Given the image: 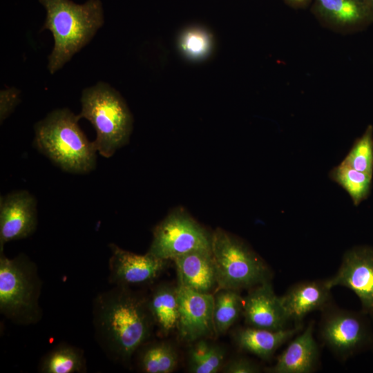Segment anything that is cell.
<instances>
[{"label":"cell","instance_id":"obj_1","mask_svg":"<svg viewBox=\"0 0 373 373\" xmlns=\"http://www.w3.org/2000/svg\"><path fill=\"white\" fill-rule=\"evenodd\" d=\"M97 343L111 360L128 365L155 327L147 294L117 286L99 293L93 302Z\"/></svg>","mask_w":373,"mask_h":373},{"label":"cell","instance_id":"obj_2","mask_svg":"<svg viewBox=\"0 0 373 373\" xmlns=\"http://www.w3.org/2000/svg\"><path fill=\"white\" fill-rule=\"evenodd\" d=\"M46 10L41 30H49L54 47L48 57L51 74L59 70L87 44L103 25L104 15L99 0L76 4L70 0H39Z\"/></svg>","mask_w":373,"mask_h":373},{"label":"cell","instance_id":"obj_3","mask_svg":"<svg viewBox=\"0 0 373 373\" xmlns=\"http://www.w3.org/2000/svg\"><path fill=\"white\" fill-rule=\"evenodd\" d=\"M68 108L56 109L35 126V147L63 171L83 174L96 166L97 150Z\"/></svg>","mask_w":373,"mask_h":373},{"label":"cell","instance_id":"obj_4","mask_svg":"<svg viewBox=\"0 0 373 373\" xmlns=\"http://www.w3.org/2000/svg\"><path fill=\"white\" fill-rule=\"evenodd\" d=\"M77 117L88 120L96 132L93 144L104 157H111L129 140L132 115L123 98L109 85L99 82L84 89Z\"/></svg>","mask_w":373,"mask_h":373},{"label":"cell","instance_id":"obj_5","mask_svg":"<svg viewBox=\"0 0 373 373\" xmlns=\"http://www.w3.org/2000/svg\"><path fill=\"white\" fill-rule=\"evenodd\" d=\"M42 282L37 265L26 254L13 258L0 251V312L12 323L29 325L42 317Z\"/></svg>","mask_w":373,"mask_h":373},{"label":"cell","instance_id":"obj_6","mask_svg":"<svg viewBox=\"0 0 373 373\" xmlns=\"http://www.w3.org/2000/svg\"><path fill=\"white\" fill-rule=\"evenodd\" d=\"M211 251L218 289H250L271 281L272 274L264 260L242 240L217 228L212 233Z\"/></svg>","mask_w":373,"mask_h":373},{"label":"cell","instance_id":"obj_7","mask_svg":"<svg viewBox=\"0 0 373 373\" xmlns=\"http://www.w3.org/2000/svg\"><path fill=\"white\" fill-rule=\"evenodd\" d=\"M212 233L186 210L178 208L168 214L153 231L149 254L173 260L175 257L199 249H211Z\"/></svg>","mask_w":373,"mask_h":373},{"label":"cell","instance_id":"obj_8","mask_svg":"<svg viewBox=\"0 0 373 373\" xmlns=\"http://www.w3.org/2000/svg\"><path fill=\"white\" fill-rule=\"evenodd\" d=\"M322 312L321 339L338 358L346 360L372 343V332L363 312L343 309L331 304Z\"/></svg>","mask_w":373,"mask_h":373},{"label":"cell","instance_id":"obj_9","mask_svg":"<svg viewBox=\"0 0 373 373\" xmlns=\"http://www.w3.org/2000/svg\"><path fill=\"white\" fill-rule=\"evenodd\" d=\"M325 281L330 289L341 286L352 290L362 312L373 315V247L360 245L348 249L336 273Z\"/></svg>","mask_w":373,"mask_h":373},{"label":"cell","instance_id":"obj_10","mask_svg":"<svg viewBox=\"0 0 373 373\" xmlns=\"http://www.w3.org/2000/svg\"><path fill=\"white\" fill-rule=\"evenodd\" d=\"M111 255L108 260V281L122 287L153 285L166 269L169 261L149 254H137L122 249L114 243L109 245Z\"/></svg>","mask_w":373,"mask_h":373},{"label":"cell","instance_id":"obj_11","mask_svg":"<svg viewBox=\"0 0 373 373\" xmlns=\"http://www.w3.org/2000/svg\"><path fill=\"white\" fill-rule=\"evenodd\" d=\"M178 339L189 345L201 338H215L213 294L178 286Z\"/></svg>","mask_w":373,"mask_h":373},{"label":"cell","instance_id":"obj_12","mask_svg":"<svg viewBox=\"0 0 373 373\" xmlns=\"http://www.w3.org/2000/svg\"><path fill=\"white\" fill-rule=\"evenodd\" d=\"M37 224V201L28 191H13L0 199V251L6 242L31 236Z\"/></svg>","mask_w":373,"mask_h":373},{"label":"cell","instance_id":"obj_13","mask_svg":"<svg viewBox=\"0 0 373 373\" xmlns=\"http://www.w3.org/2000/svg\"><path fill=\"white\" fill-rule=\"evenodd\" d=\"M242 316L247 326L269 330L285 329L289 321L271 281L249 289L243 298Z\"/></svg>","mask_w":373,"mask_h":373},{"label":"cell","instance_id":"obj_14","mask_svg":"<svg viewBox=\"0 0 373 373\" xmlns=\"http://www.w3.org/2000/svg\"><path fill=\"white\" fill-rule=\"evenodd\" d=\"M312 10L325 27L340 33L364 29L373 19L361 0H312Z\"/></svg>","mask_w":373,"mask_h":373},{"label":"cell","instance_id":"obj_15","mask_svg":"<svg viewBox=\"0 0 373 373\" xmlns=\"http://www.w3.org/2000/svg\"><path fill=\"white\" fill-rule=\"evenodd\" d=\"M176 268L178 285L203 294L218 289L216 263L211 249L191 251L173 259Z\"/></svg>","mask_w":373,"mask_h":373},{"label":"cell","instance_id":"obj_16","mask_svg":"<svg viewBox=\"0 0 373 373\" xmlns=\"http://www.w3.org/2000/svg\"><path fill=\"white\" fill-rule=\"evenodd\" d=\"M314 322L296 335L278 356L274 365L265 369L268 373H311L318 365L320 352L314 337Z\"/></svg>","mask_w":373,"mask_h":373},{"label":"cell","instance_id":"obj_17","mask_svg":"<svg viewBox=\"0 0 373 373\" xmlns=\"http://www.w3.org/2000/svg\"><path fill=\"white\" fill-rule=\"evenodd\" d=\"M331 289L324 280H307L294 285L280 297L289 321L296 325L310 312L331 304Z\"/></svg>","mask_w":373,"mask_h":373},{"label":"cell","instance_id":"obj_18","mask_svg":"<svg viewBox=\"0 0 373 373\" xmlns=\"http://www.w3.org/2000/svg\"><path fill=\"white\" fill-rule=\"evenodd\" d=\"M303 325L292 328L269 330L249 326L238 327L233 332V340L242 351L251 353L262 360H269L285 343L300 332Z\"/></svg>","mask_w":373,"mask_h":373},{"label":"cell","instance_id":"obj_19","mask_svg":"<svg viewBox=\"0 0 373 373\" xmlns=\"http://www.w3.org/2000/svg\"><path fill=\"white\" fill-rule=\"evenodd\" d=\"M149 310L158 334L166 336L176 330L178 314V285L164 282L153 287L147 294Z\"/></svg>","mask_w":373,"mask_h":373},{"label":"cell","instance_id":"obj_20","mask_svg":"<svg viewBox=\"0 0 373 373\" xmlns=\"http://www.w3.org/2000/svg\"><path fill=\"white\" fill-rule=\"evenodd\" d=\"M135 354L137 367L142 372L171 373L178 365V350L167 340H149L142 345Z\"/></svg>","mask_w":373,"mask_h":373},{"label":"cell","instance_id":"obj_21","mask_svg":"<svg viewBox=\"0 0 373 373\" xmlns=\"http://www.w3.org/2000/svg\"><path fill=\"white\" fill-rule=\"evenodd\" d=\"M227 350L211 338H201L189 344L188 370L191 373H216L226 362Z\"/></svg>","mask_w":373,"mask_h":373},{"label":"cell","instance_id":"obj_22","mask_svg":"<svg viewBox=\"0 0 373 373\" xmlns=\"http://www.w3.org/2000/svg\"><path fill=\"white\" fill-rule=\"evenodd\" d=\"M243 298L240 291L220 289L213 293V322L215 338L225 334L242 315Z\"/></svg>","mask_w":373,"mask_h":373},{"label":"cell","instance_id":"obj_23","mask_svg":"<svg viewBox=\"0 0 373 373\" xmlns=\"http://www.w3.org/2000/svg\"><path fill=\"white\" fill-rule=\"evenodd\" d=\"M42 373H79L86 372L83 351L66 343H60L44 356L39 365Z\"/></svg>","mask_w":373,"mask_h":373},{"label":"cell","instance_id":"obj_24","mask_svg":"<svg viewBox=\"0 0 373 373\" xmlns=\"http://www.w3.org/2000/svg\"><path fill=\"white\" fill-rule=\"evenodd\" d=\"M214 40L212 34L200 26H191L184 29L178 39L181 55L191 61H201L213 52Z\"/></svg>","mask_w":373,"mask_h":373},{"label":"cell","instance_id":"obj_25","mask_svg":"<svg viewBox=\"0 0 373 373\" xmlns=\"http://www.w3.org/2000/svg\"><path fill=\"white\" fill-rule=\"evenodd\" d=\"M329 175L347 192L354 205H358L370 193L372 175L357 171L342 162L331 171Z\"/></svg>","mask_w":373,"mask_h":373},{"label":"cell","instance_id":"obj_26","mask_svg":"<svg viewBox=\"0 0 373 373\" xmlns=\"http://www.w3.org/2000/svg\"><path fill=\"white\" fill-rule=\"evenodd\" d=\"M350 167L373 175V126L368 125L343 160Z\"/></svg>","mask_w":373,"mask_h":373},{"label":"cell","instance_id":"obj_27","mask_svg":"<svg viewBox=\"0 0 373 373\" xmlns=\"http://www.w3.org/2000/svg\"><path fill=\"white\" fill-rule=\"evenodd\" d=\"M260 365L254 361L242 356L232 357L226 361L220 372L224 373H258Z\"/></svg>","mask_w":373,"mask_h":373},{"label":"cell","instance_id":"obj_28","mask_svg":"<svg viewBox=\"0 0 373 373\" xmlns=\"http://www.w3.org/2000/svg\"><path fill=\"white\" fill-rule=\"evenodd\" d=\"M19 102V91L15 88L3 90L0 93V120L2 122Z\"/></svg>","mask_w":373,"mask_h":373},{"label":"cell","instance_id":"obj_29","mask_svg":"<svg viewBox=\"0 0 373 373\" xmlns=\"http://www.w3.org/2000/svg\"><path fill=\"white\" fill-rule=\"evenodd\" d=\"M288 4L296 8H303L308 5L312 0H285Z\"/></svg>","mask_w":373,"mask_h":373},{"label":"cell","instance_id":"obj_30","mask_svg":"<svg viewBox=\"0 0 373 373\" xmlns=\"http://www.w3.org/2000/svg\"><path fill=\"white\" fill-rule=\"evenodd\" d=\"M367 8L372 19H373V0H361Z\"/></svg>","mask_w":373,"mask_h":373}]
</instances>
